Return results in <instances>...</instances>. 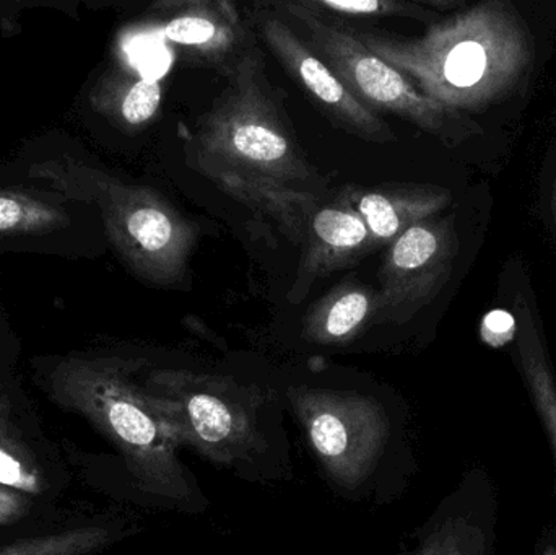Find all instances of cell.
<instances>
[{
    "label": "cell",
    "mask_w": 556,
    "mask_h": 555,
    "mask_svg": "<svg viewBox=\"0 0 556 555\" xmlns=\"http://www.w3.org/2000/svg\"><path fill=\"white\" fill-rule=\"evenodd\" d=\"M311 439L319 453L329 458L342 455L343 450L346 449L345 426L333 414L316 416L311 424Z\"/></svg>",
    "instance_id": "obj_18"
},
{
    "label": "cell",
    "mask_w": 556,
    "mask_h": 555,
    "mask_svg": "<svg viewBox=\"0 0 556 555\" xmlns=\"http://www.w3.org/2000/svg\"><path fill=\"white\" fill-rule=\"evenodd\" d=\"M162 85L155 78H139L130 81L126 90L121 91L116 101V113L129 126H142L149 123L162 103Z\"/></svg>",
    "instance_id": "obj_14"
},
{
    "label": "cell",
    "mask_w": 556,
    "mask_h": 555,
    "mask_svg": "<svg viewBox=\"0 0 556 555\" xmlns=\"http://www.w3.org/2000/svg\"><path fill=\"white\" fill-rule=\"evenodd\" d=\"M192 426L205 442H220L230 436L233 419L230 411L217 398L198 394L189 401Z\"/></svg>",
    "instance_id": "obj_16"
},
{
    "label": "cell",
    "mask_w": 556,
    "mask_h": 555,
    "mask_svg": "<svg viewBox=\"0 0 556 555\" xmlns=\"http://www.w3.org/2000/svg\"><path fill=\"white\" fill-rule=\"evenodd\" d=\"M316 12H332L336 15L345 16H384V15H408L417 16L420 20H427L428 13L418 10L417 7L405 5V3L389 2V0H313L304 2Z\"/></svg>",
    "instance_id": "obj_17"
},
{
    "label": "cell",
    "mask_w": 556,
    "mask_h": 555,
    "mask_svg": "<svg viewBox=\"0 0 556 555\" xmlns=\"http://www.w3.org/2000/svg\"><path fill=\"white\" fill-rule=\"evenodd\" d=\"M0 484L31 495L41 494L45 489L41 466L12 422L5 398H0Z\"/></svg>",
    "instance_id": "obj_11"
},
{
    "label": "cell",
    "mask_w": 556,
    "mask_h": 555,
    "mask_svg": "<svg viewBox=\"0 0 556 555\" xmlns=\"http://www.w3.org/2000/svg\"><path fill=\"white\" fill-rule=\"evenodd\" d=\"M521 364L526 387L531 394L535 413L551 446L556 491V377L548 367V362L545 361L544 351L532 341H526L522 344Z\"/></svg>",
    "instance_id": "obj_12"
},
{
    "label": "cell",
    "mask_w": 556,
    "mask_h": 555,
    "mask_svg": "<svg viewBox=\"0 0 556 555\" xmlns=\"http://www.w3.org/2000/svg\"><path fill=\"white\" fill-rule=\"evenodd\" d=\"M274 12L369 110L389 111L428 133L447 137L453 123L451 110L425 97L397 68L369 51L355 31L329 22L304 2L277 3Z\"/></svg>",
    "instance_id": "obj_3"
},
{
    "label": "cell",
    "mask_w": 556,
    "mask_h": 555,
    "mask_svg": "<svg viewBox=\"0 0 556 555\" xmlns=\"http://www.w3.org/2000/svg\"><path fill=\"white\" fill-rule=\"evenodd\" d=\"M515 318L505 310L490 312L483 319V336L492 344H505L515 335Z\"/></svg>",
    "instance_id": "obj_20"
},
{
    "label": "cell",
    "mask_w": 556,
    "mask_h": 555,
    "mask_svg": "<svg viewBox=\"0 0 556 555\" xmlns=\"http://www.w3.org/2000/svg\"><path fill=\"white\" fill-rule=\"evenodd\" d=\"M371 310V300L362 290H349L337 297L326 312L324 329L330 338H345L355 331Z\"/></svg>",
    "instance_id": "obj_15"
},
{
    "label": "cell",
    "mask_w": 556,
    "mask_h": 555,
    "mask_svg": "<svg viewBox=\"0 0 556 555\" xmlns=\"http://www.w3.org/2000/svg\"><path fill=\"white\" fill-rule=\"evenodd\" d=\"M31 508L28 494L0 484V527L18 524Z\"/></svg>",
    "instance_id": "obj_19"
},
{
    "label": "cell",
    "mask_w": 556,
    "mask_h": 555,
    "mask_svg": "<svg viewBox=\"0 0 556 555\" xmlns=\"http://www.w3.org/2000/svg\"><path fill=\"white\" fill-rule=\"evenodd\" d=\"M256 23L264 41L291 78L313 97L337 126L368 142L389 143L395 139L389 124L353 97L278 13L274 10L261 12Z\"/></svg>",
    "instance_id": "obj_5"
},
{
    "label": "cell",
    "mask_w": 556,
    "mask_h": 555,
    "mask_svg": "<svg viewBox=\"0 0 556 555\" xmlns=\"http://www.w3.org/2000/svg\"><path fill=\"white\" fill-rule=\"evenodd\" d=\"M369 230L358 214L343 209L324 207L311 222V248L313 263L340 260L346 253H355L366 243Z\"/></svg>",
    "instance_id": "obj_10"
},
{
    "label": "cell",
    "mask_w": 556,
    "mask_h": 555,
    "mask_svg": "<svg viewBox=\"0 0 556 555\" xmlns=\"http://www.w3.org/2000/svg\"><path fill=\"white\" fill-rule=\"evenodd\" d=\"M446 201L444 195L425 191H369L356 199V212L379 240H391L412 225L420 224Z\"/></svg>",
    "instance_id": "obj_8"
},
{
    "label": "cell",
    "mask_w": 556,
    "mask_h": 555,
    "mask_svg": "<svg viewBox=\"0 0 556 555\" xmlns=\"http://www.w3.org/2000/svg\"><path fill=\"white\" fill-rule=\"evenodd\" d=\"M359 41L397 68L425 97L453 111L486 103L506 90L529 61L515 18L483 5L431 26L417 39L355 31Z\"/></svg>",
    "instance_id": "obj_1"
},
{
    "label": "cell",
    "mask_w": 556,
    "mask_h": 555,
    "mask_svg": "<svg viewBox=\"0 0 556 555\" xmlns=\"http://www.w3.org/2000/svg\"><path fill=\"white\" fill-rule=\"evenodd\" d=\"M204 172L231 198L280 224L281 230L294 241L311 235V222L319 202L313 192L227 169L205 168Z\"/></svg>",
    "instance_id": "obj_7"
},
{
    "label": "cell",
    "mask_w": 556,
    "mask_h": 555,
    "mask_svg": "<svg viewBox=\"0 0 556 555\" xmlns=\"http://www.w3.org/2000/svg\"><path fill=\"white\" fill-rule=\"evenodd\" d=\"M198 147L204 169H227L291 188L316 185V172L285 129L276 104L257 84L251 58L238 64L227 93L202 117Z\"/></svg>",
    "instance_id": "obj_2"
},
{
    "label": "cell",
    "mask_w": 556,
    "mask_h": 555,
    "mask_svg": "<svg viewBox=\"0 0 556 555\" xmlns=\"http://www.w3.org/2000/svg\"><path fill=\"white\" fill-rule=\"evenodd\" d=\"M106 541L98 528H77L64 533L26 538L0 547V555H87Z\"/></svg>",
    "instance_id": "obj_13"
},
{
    "label": "cell",
    "mask_w": 556,
    "mask_h": 555,
    "mask_svg": "<svg viewBox=\"0 0 556 555\" xmlns=\"http://www.w3.org/2000/svg\"><path fill=\"white\" fill-rule=\"evenodd\" d=\"M166 39L207 61H224L240 46V31L220 13L191 12L166 23Z\"/></svg>",
    "instance_id": "obj_9"
},
{
    "label": "cell",
    "mask_w": 556,
    "mask_h": 555,
    "mask_svg": "<svg viewBox=\"0 0 556 555\" xmlns=\"http://www.w3.org/2000/svg\"><path fill=\"white\" fill-rule=\"evenodd\" d=\"M97 209L31 178L18 162L0 166V254L74 257Z\"/></svg>",
    "instance_id": "obj_4"
},
{
    "label": "cell",
    "mask_w": 556,
    "mask_h": 555,
    "mask_svg": "<svg viewBox=\"0 0 556 555\" xmlns=\"http://www.w3.org/2000/svg\"><path fill=\"white\" fill-rule=\"evenodd\" d=\"M539 555H556V538H552L547 534L544 543H542V551Z\"/></svg>",
    "instance_id": "obj_21"
},
{
    "label": "cell",
    "mask_w": 556,
    "mask_h": 555,
    "mask_svg": "<svg viewBox=\"0 0 556 555\" xmlns=\"http://www.w3.org/2000/svg\"><path fill=\"white\" fill-rule=\"evenodd\" d=\"M447 256V235L434 225L415 224L399 235L382 269L378 312H399L425 299L444 273Z\"/></svg>",
    "instance_id": "obj_6"
}]
</instances>
